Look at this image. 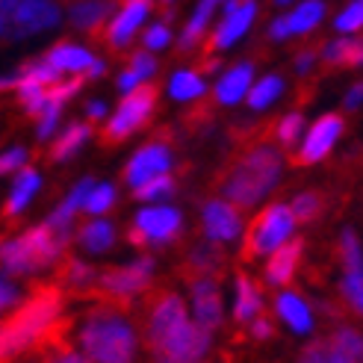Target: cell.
I'll return each instance as SVG.
<instances>
[{
    "mask_svg": "<svg viewBox=\"0 0 363 363\" xmlns=\"http://www.w3.org/2000/svg\"><path fill=\"white\" fill-rule=\"evenodd\" d=\"M145 346L166 363H198L213 349V331L195 322L177 293H160L145 313Z\"/></svg>",
    "mask_w": 363,
    "mask_h": 363,
    "instance_id": "obj_1",
    "label": "cell"
},
{
    "mask_svg": "<svg viewBox=\"0 0 363 363\" xmlns=\"http://www.w3.org/2000/svg\"><path fill=\"white\" fill-rule=\"evenodd\" d=\"M74 342L95 363H130L139 354V331L116 304L86 311L74 328Z\"/></svg>",
    "mask_w": 363,
    "mask_h": 363,
    "instance_id": "obj_2",
    "label": "cell"
},
{
    "mask_svg": "<svg viewBox=\"0 0 363 363\" xmlns=\"http://www.w3.org/2000/svg\"><path fill=\"white\" fill-rule=\"evenodd\" d=\"M281 177H284V151L278 145H254L228 169L219 192L237 207L254 210L278 189Z\"/></svg>",
    "mask_w": 363,
    "mask_h": 363,
    "instance_id": "obj_3",
    "label": "cell"
},
{
    "mask_svg": "<svg viewBox=\"0 0 363 363\" xmlns=\"http://www.w3.org/2000/svg\"><path fill=\"white\" fill-rule=\"evenodd\" d=\"M60 316H62V296L57 289H39L21 307H15V313L4 325V334H0V354H4V360L18 357L30 349H39L53 334Z\"/></svg>",
    "mask_w": 363,
    "mask_h": 363,
    "instance_id": "obj_4",
    "label": "cell"
},
{
    "mask_svg": "<svg viewBox=\"0 0 363 363\" xmlns=\"http://www.w3.org/2000/svg\"><path fill=\"white\" fill-rule=\"evenodd\" d=\"M65 240L50 228V222L27 228L24 233L6 240L0 248V263H4V275L9 278H30L42 275L62 257Z\"/></svg>",
    "mask_w": 363,
    "mask_h": 363,
    "instance_id": "obj_5",
    "label": "cell"
},
{
    "mask_svg": "<svg viewBox=\"0 0 363 363\" xmlns=\"http://www.w3.org/2000/svg\"><path fill=\"white\" fill-rule=\"evenodd\" d=\"M60 4L53 0H0V33L4 42H27L60 24Z\"/></svg>",
    "mask_w": 363,
    "mask_h": 363,
    "instance_id": "obj_6",
    "label": "cell"
},
{
    "mask_svg": "<svg viewBox=\"0 0 363 363\" xmlns=\"http://www.w3.org/2000/svg\"><path fill=\"white\" fill-rule=\"evenodd\" d=\"M296 225H298V216H296L293 204H281V201L269 204L248 228L245 257H251V260L269 257L272 251H278L281 245H286L296 237Z\"/></svg>",
    "mask_w": 363,
    "mask_h": 363,
    "instance_id": "obj_7",
    "label": "cell"
},
{
    "mask_svg": "<svg viewBox=\"0 0 363 363\" xmlns=\"http://www.w3.org/2000/svg\"><path fill=\"white\" fill-rule=\"evenodd\" d=\"M180 228H184V216L177 207L169 204H148L133 216V228H130V242L133 245H151L162 248L177 240Z\"/></svg>",
    "mask_w": 363,
    "mask_h": 363,
    "instance_id": "obj_8",
    "label": "cell"
},
{
    "mask_svg": "<svg viewBox=\"0 0 363 363\" xmlns=\"http://www.w3.org/2000/svg\"><path fill=\"white\" fill-rule=\"evenodd\" d=\"M154 278V260L151 257H139L127 266L106 269L98 275V289L110 298V301H133L148 289Z\"/></svg>",
    "mask_w": 363,
    "mask_h": 363,
    "instance_id": "obj_9",
    "label": "cell"
},
{
    "mask_svg": "<svg viewBox=\"0 0 363 363\" xmlns=\"http://www.w3.org/2000/svg\"><path fill=\"white\" fill-rule=\"evenodd\" d=\"M154 104H157V92H154V86H139L133 89V92H127L121 98V104L116 106V113L110 116V121H106L104 127V133L106 139H127L130 133H136L139 127L148 121V116L154 113Z\"/></svg>",
    "mask_w": 363,
    "mask_h": 363,
    "instance_id": "obj_10",
    "label": "cell"
},
{
    "mask_svg": "<svg viewBox=\"0 0 363 363\" xmlns=\"http://www.w3.org/2000/svg\"><path fill=\"white\" fill-rule=\"evenodd\" d=\"M340 263H342L340 296L357 316H363V245L352 228L340 233Z\"/></svg>",
    "mask_w": 363,
    "mask_h": 363,
    "instance_id": "obj_11",
    "label": "cell"
},
{
    "mask_svg": "<svg viewBox=\"0 0 363 363\" xmlns=\"http://www.w3.org/2000/svg\"><path fill=\"white\" fill-rule=\"evenodd\" d=\"M201 230H204V240L216 242V245H233L242 230H245V222H242V207H237L228 198H213L201 207Z\"/></svg>",
    "mask_w": 363,
    "mask_h": 363,
    "instance_id": "obj_12",
    "label": "cell"
},
{
    "mask_svg": "<svg viewBox=\"0 0 363 363\" xmlns=\"http://www.w3.org/2000/svg\"><path fill=\"white\" fill-rule=\"evenodd\" d=\"M304 363H363V334L337 328L328 340H316L301 352Z\"/></svg>",
    "mask_w": 363,
    "mask_h": 363,
    "instance_id": "obj_13",
    "label": "cell"
},
{
    "mask_svg": "<svg viewBox=\"0 0 363 363\" xmlns=\"http://www.w3.org/2000/svg\"><path fill=\"white\" fill-rule=\"evenodd\" d=\"M254 18H257V0H228L225 12L219 18V27L213 30L210 48L216 53L233 48V45L242 39V35H248Z\"/></svg>",
    "mask_w": 363,
    "mask_h": 363,
    "instance_id": "obj_14",
    "label": "cell"
},
{
    "mask_svg": "<svg viewBox=\"0 0 363 363\" xmlns=\"http://www.w3.org/2000/svg\"><path fill=\"white\" fill-rule=\"evenodd\" d=\"M189 311L195 316L198 325L216 331L225 319V304H222V293L216 275H195L189 281Z\"/></svg>",
    "mask_w": 363,
    "mask_h": 363,
    "instance_id": "obj_15",
    "label": "cell"
},
{
    "mask_svg": "<svg viewBox=\"0 0 363 363\" xmlns=\"http://www.w3.org/2000/svg\"><path fill=\"white\" fill-rule=\"evenodd\" d=\"M172 172V151L166 142H148L145 148H139L130 162L124 169V184L136 189L142 184H148L151 177H160V174H169Z\"/></svg>",
    "mask_w": 363,
    "mask_h": 363,
    "instance_id": "obj_16",
    "label": "cell"
},
{
    "mask_svg": "<svg viewBox=\"0 0 363 363\" xmlns=\"http://www.w3.org/2000/svg\"><path fill=\"white\" fill-rule=\"evenodd\" d=\"M325 18V0H301V4L269 24V39L272 42H286L293 35L313 33Z\"/></svg>",
    "mask_w": 363,
    "mask_h": 363,
    "instance_id": "obj_17",
    "label": "cell"
},
{
    "mask_svg": "<svg viewBox=\"0 0 363 363\" xmlns=\"http://www.w3.org/2000/svg\"><path fill=\"white\" fill-rule=\"evenodd\" d=\"M342 136V118L340 116H322L316 118L311 127H307V133L298 145V162H304V166H313V162L325 160L331 151L337 139Z\"/></svg>",
    "mask_w": 363,
    "mask_h": 363,
    "instance_id": "obj_18",
    "label": "cell"
},
{
    "mask_svg": "<svg viewBox=\"0 0 363 363\" xmlns=\"http://www.w3.org/2000/svg\"><path fill=\"white\" fill-rule=\"evenodd\" d=\"M151 9H154V0H124L118 12L110 18V27H106V42H110V48L121 50L130 45L139 27L145 24V18L151 15Z\"/></svg>",
    "mask_w": 363,
    "mask_h": 363,
    "instance_id": "obj_19",
    "label": "cell"
},
{
    "mask_svg": "<svg viewBox=\"0 0 363 363\" xmlns=\"http://www.w3.org/2000/svg\"><path fill=\"white\" fill-rule=\"evenodd\" d=\"M301 251H304V245H301V240H296V237L289 240L286 245H281L278 251H272L269 257H266L263 281H266L269 286H286L289 281H293L298 263H301Z\"/></svg>",
    "mask_w": 363,
    "mask_h": 363,
    "instance_id": "obj_20",
    "label": "cell"
},
{
    "mask_svg": "<svg viewBox=\"0 0 363 363\" xmlns=\"http://www.w3.org/2000/svg\"><path fill=\"white\" fill-rule=\"evenodd\" d=\"M92 186H95V180L92 177H83L80 184H74L71 186V192L62 198V201L53 207V213L48 216V222H50V228L60 233V237L68 242V233H71V225H74V216L86 207V198H89V192H92Z\"/></svg>",
    "mask_w": 363,
    "mask_h": 363,
    "instance_id": "obj_21",
    "label": "cell"
},
{
    "mask_svg": "<svg viewBox=\"0 0 363 363\" xmlns=\"http://www.w3.org/2000/svg\"><path fill=\"white\" fill-rule=\"evenodd\" d=\"M251 86H254V65L251 62H237L233 68H228L219 80H216L213 95L222 106H237L240 101L248 98Z\"/></svg>",
    "mask_w": 363,
    "mask_h": 363,
    "instance_id": "obj_22",
    "label": "cell"
},
{
    "mask_svg": "<svg viewBox=\"0 0 363 363\" xmlns=\"http://www.w3.org/2000/svg\"><path fill=\"white\" fill-rule=\"evenodd\" d=\"M275 313H278V319L293 334H298V337L313 334V325H316L313 307L307 304L298 293H286V289H284V293H278L275 296Z\"/></svg>",
    "mask_w": 363,
    "mask_h": 363,
    "instance_id": "obj_23",
    "label": "cell"
},
{
    "mask_svg": "<svg viewBox=\"0 0 363 363\" xmlns=\"http://www.w3.org/2000/svg\"><path fill=\"white\" fill-rule=\"evenodd\" d=\"M45 57L57 65L62 74H86V77H89V71H92V65L98 62L92 50L83 45H74V42H60L57 48H50Z\"/></svg>",
    "mask_w": 363,
    "mask_h": 363,
    "instance_id": "obj_24",
    "label": "cell"
},
{
    "mask_svg": "<svg viewBox=\"0 0 363 363\" xmlns=\"http://www.w3.org/2000/svg\"><path fill=\"white\" fill-rule=\"evenodd\" d=\"M225 4H228V0H198V6H195V12L189 15L186 27L180 30V35H177L180 50H192L198 42L204 39V33L210 30L216 12H219V6H225Z\"/></svg>",
    "mask_w": 363,
    "mask_h": 363,
    "instance_id": "obj_25",
    "label": "cell"
},
{
    "mask_svg": "<svg viewBox=\"0 0 363 363\" xmlns=\"http://www.w3.org/2000/svg\"><path fill=\"white\" fill-rule=\"evenodd\" d=\"M116 12L110 0H77L68 9V21L71 27H77L83 33H95L98 27H104V21H110Z\"/></svg>",
    "mask_w": 363,
    "mask_h": 363,
    "instance_id": "obj_26",
    "label": "cell"
},
{
    "mask_svg": "<svg viewBox=\"0 0 363 363\" xmlns=\"http://www.w3.org/2000/svg\"><path fill=\"white\" fill-rule=\"evenodd\" d=\"M260 313H263V296H260L257 284L245 275H240L237 284H233V319L240 325H248Z\"/></svg>",
    "mask_w": 363,
    "mask_h": 363,
    "instance_id": "obj_27",
    "label": "cell"
},
{
    "mask_svg": "<svg viewBox=\"0 0 363 363\" xmlns=\"http://www.w3.org/2000/svg\"><path fill=\"white\" fill-rule=\"evenodd\" d=\"M39 186H42V174L35 172L33 166H24L21 172H15L12 192L6 198V216H21L30 207L33 195L39 192Z\"/></svg>",
    "mask_w": 363,
    "mask_h": 363,
    "instance_id": "obj_28",
    "label": "cell"
},
{
    "mask_svg": "<svg viewBox=\"0 0 363 363\" xmlns=\"http://www.w3.org/2000/svg\"><path fill=\"white\" fill-rule=\"evenodd\" d=\"M113 242H116V228H113V222L101 219V216H95L92 222H86L77 230V245L86 254H104L113 248Z\"/></svg>",
    "mask_w": 363,
    "mask_h": 363,
    "instance_id": "obj_29",
    "label": "cell"
},
{
    "mask_svg": "<svg viewBox=\"0 0 363 363\" xmlns=\"http://www.w3.org/2000/svg\"><path fill=\"white\" fill-rule=\"evenodd\" d=\"M154 71H157V60H154V50H136L133 57H130V65H127L121 71V77H118V89L127 95V92H133V89H139L142 83H148L154 77Z\"/></svg>",
    "mask_w": 363,
    "mask_h": 363,
    "instance_id": "obj_30",
    "label": "cell"
},
{
    "mask_svg": "<svg viewBox=\"0 0 363 363\" xmlns=\"http://www.w3.org/2000/svg\"><path fill=\"white\" fill-rule=\"evenodd\" d=\"M89 136H92V127H89L86 121H74V124H68L65 130L57 136V142H53V148H50V160L53 162H65L74 157L83 145L89 142Z\"/></svg>",
    "mask_w": 363,
    "mask_h": 363,
    "instance_id": "obj_31",
    "label": "cell"
},
{
    "mask_svg": "<svg viewBox=\"0 0 363 363\" xmlns=\"http://www.w3.org/2000/svg\"><path fill=\"white\" fill-rule=\"evenodd\" d=\"M207 92V83L201 77V71H192V68H180L172 74L169 80V95L172 101L177 104H189V101H198Z\"/></svg>",
    "mask_w": 363,
    "mask_h": 363,
    "instance_id": "obj_32",
    "label": "cell"
},
{
    "mask_svg": "<svg viewBox=\"0 0 363 363\" xmlns=\"http://www.w3.org/2000/svg\"><path fill=\"white\" fill-rule=\"evenodd\" d=\"M281 95H284V80L278 74H266L251 86L245 101H248V106L254 113H263V110H269V106H275Z\"/></svg>",
    "mask_w": 363,
    "mask_h": 363,
    "instance_id": "obj_33",
    "label": "cell"
},
{
    "mask_svg": "<svg viewBox=\"0 0 363 363\" xmlns=\"http://www.w3.org/2000/svg\"><path fill=\"white\" fill-rule=\"evenodd\" d=\"M186 266L195 272V275H216L222 269V254H219V245L216 242H198L189 257H186Z\"/></svg>",
    "mask_w": 363,
    "mask_h": 363,
    "instance_id": "obj_34",
    "label": "cell"
},
{
    "mask_svg": "<svg viewBox=\"0 0 363 363\" xmlns=\"http://www.w3.org/2000/svg\"><path fill=\"white\" fill-rule=\"evenodd\" d=\"M354 48H357V35H342L328 42L322 48V60L328 65H352L354 62Z\"/></svg>",
    "mask_w": 363,
    "mask_h": 363,
    "instance_id": "obj_35",
    "label": "cell"
},
{
    "mask_svg": "<svg viewBox=\"0 0 363 363\" xmlns=\"http://www.w3.org/2000/svg\"><path fill=\"white\" fill-rule=\"evenodd\" d=\"M62 284L68 289H80L83 293V289H89V286H98V272L83 260H71L62 272Z\"/></svg>",
    "mask_w": 363,
    "mask_h": 363,
    "instance_id": "obj_36",
    "label": "cell"
},
{
    "mask_svg": "<svg viewBox=\"0 0 363 363\" xmlns=\"http://www.w3.org/2000/svg\"><path fill=\"white\" fill-rule=\"evenodd\" d=\"M174 192V180L169 174H160V177H151L148 184H142L133 189V195L139 198V201L145 204H160V201H166V198Z\"/></svg>",
    "mask_w": 363,
    "mask_h": 363,
    "instance_id": "obj_37",
    "label": "cell"
},
{
    "mask_svg": "<svg viewBox=\"0 0 363 363\" xmlns=\"http://www.w3.org/2000/svg\"><path fill=\"white\" fill-rule=\"evenodd\" d=\"M304 118H301V113H289V116H284L281 121H278V127H275V136H278V142L284 145V148H298L301 145V139H304Z\"/></svg>",
    "mask_w": 363,
    "mask_h": 363,
    "instance_id": "obj_38",
    "label": "cell"
},
{
    "mask_svg": "<svg viewBox=\"0 0 363 363\" xmlns=\"http://www.w3.org/2000/svg\"><path fill=\"white\" fill-rule=\"evenodd\" d=\"M113 204H116V186L113 184H95L92 192H89V198H86L83 213H89V216H106L113 210Z\"/></svg>",
    "mask_w": 363,
    "mask_h": 363,
    "instance_id": "obj_39",
    "label": "cell"
},
{
    "mask_svg": "<svg viewBox=\"0 0 363 363\" xmlns=\"http://www.w3.org/2000/svg\"><path fill=\"white\" fill-rule=\"evenodd\" d=\"M334 27H337V33H342V35L360 33V30H363V0H352L346 9L337 12Z\"/></svg>",
    "mask_w": 363,
    "mask_h": 363,
    "instance_id": "obj_40",
    "label": "cell"
},
{
    "mask_svg": "<svg viewBox=\"0 0 363 363\" xmlns=\"http://www.w3.org/2000/svg\"><path fill=\"white\" fill-rule=\"evenodd\" d=\"M60 116H62V104H57V101H48L45 110H42L39 116H35V118H39V127H35V136H39L42 142H48L53 133H57Z\"/></svg>",
    "mask_w": 363,
    "mask_h": 363,
    "instance_id": "obj_41",
    "label": "cell"
},
{
    "mask_svg": "<svg viewBox=\"0 0 363 363\" xmlns=\"http://www.w3.org/2000/svg\"><path fill=\"white\" fill-rule=\"evenodd\" d=\"M319 207H322V201H319L316 192H298L293 198V210L298 216V222H313L319 216Z\"/></svg>",
    "mask_w": 363,
    "mask_h": 363,
    "instance_id": "obj_42",
    "label": "cell"
},
{
    "mask_svg": "<svg viewBox=\"0 0 363 363\" xmlns=\"http://www.w3.org/2000/svg\"><path fill=\"white\" fill-rule=\"evenodd\" d=\"M142 45L148 48V50H166V48L172 45V30H169V24H166V21L151 24L148 30H145V35H142Z\"/></svg>",
    "mask_w": 363,
    "mask_h": 363,
    "instance_id": "obj_43",
    "label": "cell"
},
{
    "mask_svg": "<svg viewBox=\"0 0 363 363\" xmlns=\"http://www.w3.org/2000/svg\"><path fill=\"white\" fill-rule=\"evenodd\" d=\"M24 166H30V154L27 148H9L4 157H0V172L4 174H15V172H21Z\"/></svg>",
    "mask_w": 363,
    "mask_h": 363,
    "instance_id": "obj_44",
    "label": "cell"
},
{
    "mask_svg": "<svg viewBox=\"0 0 363 363\" xmlns=\"http://www.w3.org/2000/svg\"><path fill=\"white\" fill-rule=\"evenodd\" d=\"M18 304H21V289H18L6 275L4 284H0V307H4V311H15Z\"/></svg>",
    "mask_w": 363,
    "mask_h": 363,
    "instance_id": "obj_45",
    "label": "cell"
},
{
    "mask_svg": "<svg viewBox=\"0 0 363 363\" xmlns=\"http://www.w3.org/2000/svg\"><path fill=\"white\" fill-rule=\"evenodd\" d=\"M248 331H251L254 340H269V337H272V322L263 319V316H257V319L248 322Z\"/></svg>",
    "mask_w": 363,
    "mask_h": 363,
    "instance_id": "obj_46",
    "label": "cell"
},
{
    "mask_svg": "<svg viewBox=\"0 0 363 363\" xmlns=\"http://www.w3.org/2000/svg\"><path fill=\"white\" fill-rule=\"evenodd\" d=\"M313 65H316V50H301L296 57V71L298 74H311Z\"/></svg>",
    "mask_w": 363,
    "mask_h": 363,
    "instance_id": "obj_47",
    "label": "cell"
},
{
    "mask_svg": "<svg viewBox=\"0 0 363 363\" xmlns=\"http://www.w3.org/2000/svg\"><path fill=\"white\" fill-rule=\"evenodd\" d=\"M86 118L89 121H104L106 118V104L104 101H89L86 104Z\"/></svg>",
    "mask_w": 363,
    "mask_h": 363,
    "instance_id": "obj_48",
    "label": "cell"
},
{
    "mask_svg": "<svg viewBox=\"0 0 363 363\" xmlns=\"http://www.w3.org/2000/svg\"><path fill=\"white\" fill-rule=\"evenodd\" d=\"M360 106H363V83L352 86L346 92V110H360Z\"/></svg>",
    "mask_w": 363,
    "mask_h": 363,
    "instance_id": "obj_49",
    "label": "cell"
},
{
    "mask_svg": "<svg viewBox=\"0 0 363 363\" xmlns=\"http://www.w3.org/2000/svg\"><path fill=\"white\" fill-rule=\"evenodd\" d=\"M289 4H296V0H275V6H289Z\"/></svg>",
    "mask_w": 363,
    "mask_h": 363,
    "instance_id": "obj_50",
    "label": "cell"
},
{
    "mask_svg": "<svg viewBox=\"0 0 363 363\" xmlns=\"http://www.w3.org/2000/svg\"><path fill=\"white\" fill-rule=\"evenodd\" d=\"M162 4H166V6H172V4H177V0H162Z\"/></svg>",
    "mask_w": 363,
    "mask_h": 363,
    "instance_id": "obj_51",
    "label": "cell"
}]
</instances>
